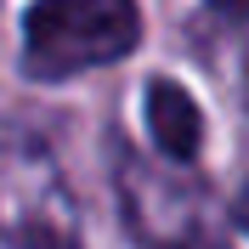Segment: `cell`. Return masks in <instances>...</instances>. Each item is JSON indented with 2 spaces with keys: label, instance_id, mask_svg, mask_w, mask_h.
I'll return each instance as SVG.
<instances>
[{
  "label": "cell",
  "instance_id": "4",
  "mask_svg": "<svg viewBox=\"0 0 249 249\" xmlns=\"http://www.w3.org/2000/svg\"><path fill=\"white\" fill-rule=\"evenodd\" d=\"M238 221H244V232H249V193L238 198Z\"/></svg>",
  "mask_w": 249,
  "mask_h": 249
},
{
  "label": "cell",
  "instance_id": "2",
  "mask_svg": "<svg viewBox=\"0 0 249 249\" xmlns=\"http://www.w3.org/2000/svg\"><path fill=\"white\" fill-rule=\"evenodd\" d=\"M147 130H153L159 153L193 159L198 142H204V113H198V102H193L176 79H153V85H147Z\"/></svg>",
  "mask_w": 249,
  "mask_h": 249
},
{
  "label": "cell",
  "instance_id": "3",
  "mask_svg": "<svg viewBox=\"0 0 249 249\" xmlns=\"http://www.w3.org/2000/svg\"><path fill=\"white\" fill-rule=\"evenodd\" d=\"M221 12H249V0H215Z\"/></svg>",
  "mask_w": 249,
  "mask_h": 249
},
{
  "label": "cell",
  "instance_id": "1",
  "mask_svg": "<svg viewBox=\"0 0 249 249\" xmlns=\"http://www.w3.org/2000/svg\"><path fill=\"white\" fill-rule=\"evenodd\" d=\"M142 40L136 0H34L23 17V51L34 74H85L119 62Z\"/></svg>",
  "mask_w": 249,
  "mask_h": 249
}]
</instances>
